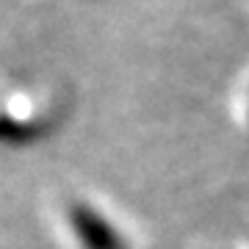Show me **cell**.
I'll use <instances>...</instances> for the list:
<instances>
[{"label":"cell","mask_w":249,"mask_h":249,"mask_svg":"<svg viewBox=\"0 0 249 249\" xmlns=\"http://www.w3.org/2000/svg\"><path fill=\"white\" fill-rule=\"evenodd\" d=\"M188 249H211V247H188Z\"/></svg>","instance_id":"cell-4"},{"label":"cell","mask_w":249,"mask_h":249,"mask_svg":"<svg viewBox=\"0 0 249 249\" xmlns=\"http://www.w3.org/2000/svg\"><path fill=\"white\" fill-rule=\"evenodd\" d=\"M232 114L235 122L244 133H249V75L235 86V97H232Z\"/></svg>","instance_id":"cell-3"},{"label":"cell","mask_w":249,"mask_h":249,"mask_svg":"<svg viewBox=\"0 0 249 249\" xmlns=\"http://www.w3.org/2000/svg\"><path fill=\"white\" fill-rule=\"evenodd\" d=\"M64 103L34 80H0V147H25L58 130Z\"/></svg>","instance_id":"cell-2"},{"label":"cell","mask_w":249,"mask_h":249,"mask_svg":"<svg viewBox=\"0 0 249 249\" xmlns=\"http://www.w3.org/2000/svg\"><path fill=\"white\" fill-rule=\"evenodd\" d=\"M55 227L67 249H139L130 222L108 199L89 191L58 199Z\"/></svg>","instance_id":"cell-1"}]
</instances>
